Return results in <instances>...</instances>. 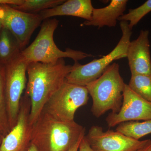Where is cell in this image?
<instances>
[{"label":"cell","mask_w":151,"mask_h":151,"mask_svg":"<svg viewBox=\"0 0 151 151\" xmlns=\"http://www.w3.org/2000/svg\"><path fill=\"white\" fill-rule=\"evenodd\" d=\"M73 68L74 65H66L63 58L55 63H29L25 94L30 100L29 121L31 125L35 123L45 105L64 83Z\"/></svg>","instance_id":"1"},{"label":"cell","mask_w":151,"mask_h":151,"mask_svg":"<svg viewBox=\"0 0 151 151\" xmlns=\"http://www.w3.org/2000/svg\"><path fill=\"white\" fill-rule=\"evenodd\" d=\"M85 132L74 121H59L42 111L32 125V144L40 151H70Z\"/></svg>","instance_id":"2"},{"label":"cell","mask_w":151,"mask_h":151,"mask_svg":"<svg viewBox=\"0 0 151 151\" xmlns=\"http://www.w3.org/2000/svg\"><path fill=\"white\" fill-rule=\"evenodd\" d=\"M126 84L120 74L119 64L113 63L99 78L86 85L93 101L91 112L95 117L99 118L110 110L112 113H119Z\"/></svg>","instance_id":"3"},{"label":"cell","mask_w":151,"mask_h":151,"mask_svg":"<svg viewBox=\"0 0 151 151\" xmlns=\"http://www.w3.org/2000/svg\"><path fill=\"white\" fill-rule=\"evenodd\" d=\"M58 23L59 21L55 18L43 20L35 40L21 53L22 57L29 63H55L65 58H71L75 62L92 56V55L72 49L66 48L65 51L60 50L55 43L53 39Z\"/></svg>","instance_id":"4"},{"label":"cell","mask_w":151,"mask_h":151,"mask_svg":"<svg viewBox=\"0 0 151 151\" xmlns=\"http://www.w3.org/2000/svg\"><path fill=\"white\" fill-rule=\"evenodd\" d=\"M120 27L122 35L116 47L107 55L100 59L94 60L84 65L78 62L74 63V68L66 78L68 83L86 86L87 84L99 78L106 68L114 60L127 57V50L132 32L129 22L121 21Z\"/></svg>","instance_id":"5"},{"label":"cell","mask_w":151,"mask_h":151,"mask_svg":"<svg viewBox=\"0 0 151 151\" xmlns=\"http://www.w3.org/2000/svg\"><path fill=\"white\" fill-rule=\"evenodd\" d=\"M89 94L86 86L71 84L65 80L50 98L42 111L59 121L72 122L74 121L76 111L88 103Z\"/></svg>","instance_id":"6"},{"label":"cell","mask_w":151,"mask_h":151,"mask_svg":"<svg viewBox=\"0 0 151 151\" xmlns=\"http://www.w3.org/2000/svg\"><path fill=\"white\" fill-rule=\"evenodd\" d=\"M28 64L20 54L5 65V91L11 130L16 124L21 100L26 88Z\"/></svg>","instance_id":"7"},{"label":"cell","mask_w":151,"mask_h":151,"mask_svg":"<svg viewBox=\"0 0 151 151\" xmlns=\"http://www.w3.org/2000/svg\"><path fill=\"white\" fill-rule=\"evenodd\" d=\"M0 19L3 27L12 34L22 50L43 21L38 13L25 12L7 5H0Z\"/></svg>","instance_id":"8"},{"label":"cell","mask_w":151,"mask_h":151,"mask_svg":"<svg viewBox=\"0 0 151 151\" xmlns=\"http://www.w3.org/2000/svg\"><path fill=\"white\" fill-rule=\"evenodd\" d=\"M85 137L93 151H136L150 140H137L116 131L104 132L102 127L95 125Z\"/></svg>","instance_id":"9"},{"label":"cell","mask_w":151,"mask_h":151,"mask_svg":"<svg viewBox=\"0 0 151 151\" xmlns=\"http://www.w3.org/2000/svg\"><path fill=\"white\" fill-rule=\"evenodd\" d=\"M31 102L24 94L21 100L16 124L4 137L0 151H27L32 145V125L29 123Z\"/></svg>","instance_id":"10"},{"label":"cell","mask_w":151,"mask_h":151,"mask_svg":"<svg viewBox=\"0 0 151 151\" xmlns=\"http://www.w3.org/2000/svg\"><path fill=\"white\" fill-rule=\"evenodd\" d=\"M151 119V103L139 96L126 84L121 110L117 113H110L105 120L111 128L124 122Z\"/></svg>","instance_id":"11"},{"label":"cell","mask_w":151,"mask_h":151,"mask_svg":"<svg viewBox=\"0 0 151 151\" xmlns=\"http://www.w3.org/2000/svg\"><path fill=\"white\" fill-rule=\"evenodd\" d=\"M149 31L142 30L137 39L131 41L127 50L131 75L151 74Z\"/></svg>","instance_id":"12"},{"label":"cell","mask_w":151,"mask_h":151,"mask_svg":"<svg viewBox=\"0 0 151 151\" xmlns=\"http://www.w3.org/2000/svg\"><path fill=\"white\" fill-rule=\"evenodd\" d=\"M93 8L90 0H68L61 4L38 13L43 20L55 16H69L91 19Z\"/></svg>","instance_id":"13"},{"label":"cell","mask_w":151,"mask_h":151,"mask_svg":"<svg viewBox=\"0 0 151 151\" xmlns=\"http://www.w3.org/2000/svg\"><path fill=\"white\" fill-rule=\"evenodd\" d=\"M128 2L127 0H112L105 7L94 8L91 19L85 21L83 24L97 27L99 29L105 26H116L118 19L124 14Z\"/></svg>","instance_id":"14"},{"label":"cell","mask_w":151,"mask_h":151,"mask_svg":"<svg viewBox=\"0 0 151 151\" xmlns=\"http://www.w3.org/2000/svg\"><path fill=\"white\" fill-rule=\"evenodd\" d=\"M22 50L16 38L6 28L0 30V64L5 65L21 53Z\"/></svg>","instance_id":"15"},{"label":"cell","mask_w":151,"mask_h":151,"mask_svg":"<svg viewBox=\"0 0 151 151\" xmlns=\"http://www.w3.org/2000/svg\"><path fill=\"white\" fill-rule=\"evenodd\" d=\"M116 131L139 140L141 138L151 134V119L142 122L132 121L121 123L118 125Z\"/></svg>","instance_id":"16"},{"label":"cell","mask_w":151,"mask_h":151,"mask_svg":"<svg viewBox=\"0 0 151 151\" xmlns=\"http://www.w3.org/2000/svg\"><path fill=\"white\" fill-rule=\"evenodd\" d=\"M10 131L5 91V65L0 64V134L4 137Z\"/></svg>","instance_id":"17"},{"label":"cell","mask_w":151,"mask_h":151,"mask_svg":"<svg viewBox=\"0 0 151 151\" xmlns=\"http://www.w3.org/2000/svg\"><path fill=\"white\" fill-rule=\"evenodd\" d=\"M128 85L139 96L151 103V74L131 75Z\"/></svg>","instance_id":"18"},{"label":"cell","mask_w":151,"mask_h":151,"mask_svg":"<svg viewBox=\"0 0 151 151\" xmlns=\"http://www.w3.org/2000/svg\"><path fill=\"white\" fill-rule=\"evenodd\" d=\"M65 1L64 0H24L20 5L12 7L25 12L37 14L61 4Z\"/></svg>","instance_id":"19"},{"label":"cell","mask_w":151,"mask_h":151,"mask_svg":"<svg viewBox=\"0 0 151 151\" xmlns=\"http://www.w3.org/2000/svg\"><path fill=\"white\" fill-rule=\"evenodd\" d=\"M151 12V0H148L137 8L129 9V12L120 17L118 20L128 22L129 27L132 30L144 17Z\"/></svg>","instance_id":"20"},{"label":"cell","mask_w":151,"mask_h":151,"mask_svg":"<svg viewBox=\"0 0 151 151\" xmlns=\"http://www.w3.org/2000/svg\"><path fill=\"white\" fill-rule=\"evenodd\" d=\"M78 151H93L86 140L85 136L83 137L79 145Z\"/></svg>","instance_id":"21"},{"label":"cell","mask_w":151,"mask_h":151,"mask_svg":"<svg viewBox=\"0 0 151 151\" xmlns=\"http://www.w3.org/2000/svg\"><path fill=\"white\" fill-rule=\"evenodd\" d=\"M24 0H0V5H7L13 6H19L21 5Z\"/></svg>","instance_id":"22"},{"label":"cell","mask_w":151,"mask_h":151,"mask_svg":"<svg viewBox=\"0 0 151 151\" xmlns=\"http://www.w3.org/2000/svg\"><path fill=\"white\" fill-rule=\"evenodd\" d=\"M136 151H151V140L145 145Z\"/></svg>","instance_id":"23"},{"label":"cell","mask_w":151,"mask_h":151,"mask_svg":"<svg viewBox=\"0 0 151 151\" xmlns=\"http://www.w3.org/2000/svg\"><path fill=\"white\" fill-rule=\"evenodd\" d=\"M82 138H81V139L79 140L78 141V142H77V143L75 145L73 146V147L71 148L70 151H78L79 145H80V143L81 142V139H82Z\"/></svg>","instance_id":"24"},{"label":"cell","mask_w":151,"mask_h":151,"mask_svg":"<svg viewBox=\"0 0 151 151\" xmlns=\"http://www.w3.org/2000/svg\"><path fill=\"white\" fill-rule=\"evenodd\" d=\"M27 151H40L35 145L32 144L28 150Z\"/></svg>","instance_id":"25"},{"label":"cell","mask_w":151,"mask_h":151,"mask_svg":"<svg viewBox=\"0 0 151 151\" xmlns=\"http://www.w3.org/2000/svg\"><path fill=\"white\" fill-rule=\"evenodd\" d=\"M4 137V136L2 134H0V145H1V143Z\"/></svg>","instance_id":"26"},{"label":"cell","mask_w":151,"mask_h":151,"mask_svg":"<svg viewBox=\"0 0 151 151\" xmlns=\"http://www.w3.org/2000/svg\"><path fill=\"white\" fill-rule=\"evenodd\" d=\"M3 27L2 24L1 22V19H0V30Z\"/></svg>","instance_id":"27"}]
</instances>
